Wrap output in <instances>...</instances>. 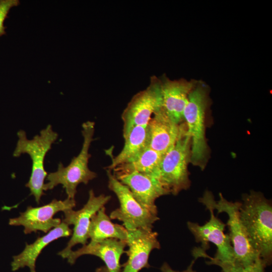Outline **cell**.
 I'll list each match as a JSON object with an SVG mask.
<instances>
[{"mask_svg": "<svg viewBox=\"0 0 272 272\" xmlns=\"http://www.w3.org/2000/svg\"><path fill=\"white\" fill-rule=\"evenodd\" d=\"M106 173L108 188L115 193L119 202V207L110 213V219L121 221L126 230L152 229L153 224L159 220L158 214L143 208L111 170L107 169Z\"/></svg>", "mask_w": 272, "mask_h": 272, "instance_id": "cell-7", "label": "cell"}, {"mask_svg": "<svg viewBox=\"0 0 272 272\" xmlns=\"http://www.w3.org/2000/svg\"><path fill=\"white\" fill-rule=\"evenodd\" d=\"M95 272H109L106 266H102L98 268L95 270Z\"/></svg>", "mask_w": 272, "mask_h": 272, "instance_id": "cell-25", "label": "cell"}, {"mask_svg": "<svg viewBox=\"0 0 272 272\" xmlns=\"http://www.w3.org/2000/svg\"><path fill=\"white\" fill-rule=\"evenodd\" d=\"M206 87L195 86L189 94L183 112V121L191 140V163L201 170L210 158V148L206 139V113L209 106Z\"/></svg>", "mask_w": 272, "mask_h": 272, "instance_id": "cell-3", "label": "cell"}, {"mask_svg": "<svg viewBox=\"0 0 272 272\" xmlns=\"http://www.w3.org/2000/svg\"><path fill=\"white\" fill-rule=\"evenodd\" d=\"M126 246V241L114 238L90 241L76 251L72 250L66 258L68 262L73 264L82 255H92L104 262L109 272H121L122 265L120 259L122 254L125 252Z\"/></svg>", "mask_w": 272, "mask_h": 272, "instance_id": "cell-14", "label": "cell"}, {"mask_svg": "<svg viewBox=\"0 0 272 272\" xmlns=\"http://www.w3.org/2000/svg\"><path fill=\"white\" fill-rule=\"evenodd\" d=\"M220 199H215L213 193L208 190L205 192L198 201L202 203L206 209L216 210L218 213H226L228 216L227 225L229 229L228 234L233 247L234 263L244 266L254 262L259 255L250 244L246 232L240 218L239 208L241 202H232L219 193Z\"/></svg>", "mask_w": 272, "mask_h": 272, "instance_id": "cell-6", "label": "cell"}, {"mask_svg": "<svg viewBox=\"0 0 272 272\" xmlns=\"http://www.w3.org/2000/svg\"><path fill=\"white\" fill-rule=\"evenodd\" d=\"M162 108L161 81L152 78L149 86L133 96L122 113L123 138L134 126L147 125L152 115Z\"/></svg>", "mask_w": 272, "mask_h": 272, "instance_id": "cell-8", "label": "cell"}, {"mask_svg": "<svg viewBox=\"0 0 272 272\" xmlns=\"http://www.w3.org/2000/svg\"><path fill=\"white\" fill-rule=\"evenodd\" d=\"M110 195L101 194L96 195L93 189L89 191V197L83 207L78 210L70 209L63 212L62 222L67 225H74L72 237L66 246L58 253L63 258H66L72 248L78 244L86 245L89 239V228L92 216L110 200Z\"/></svg>", "mask_w": 272, "mask_h": 272, "instance_id": "cell-10", "label": "cell"}, {"mask_svg": "<svg viewBox=\"0 0 272 272\" xmlns=\"http://www.w3.org/2000/svg\"><path fill=\"white\" fill-rule=\"evenodd\" d=\"M127 230L128 250L125 253L128 259L122 265L121 272H139L144 268H149L150 253L161 247L157 232L147 229Z\"/></svg>", "mask_w": 272, "mask_h": 272, "instance_id": "cell-12", "label": "cell"}, {"mask_svg": "<svg viewBox=\"0 0 272 272\" xmlns=\"http://www.w3.org/2000/svg\"><path fill=\"white\" fill-rule=\"evenodd\" d=\"M94 122L87 121L82 124L83 142L79 154L74 157L66 167L60 163L56 171L47 174L46 179L48 182L44 184V191L52 189L61 184L64 188L67 197L75 199L78 185L80 183L87 184L97 177V174L88 167L91 156L89 149L94 140Z\"/></svg>", "mask_w": 272, "mask_h": 272, "instance_id": "cell-2", "label": "cell"}, {"mask_svg": "<svg viewBox=\"0 0 272 272\" xmlns=\"http://www.w3.org/2000/svg\"><path fill=\"white\" fill-rule=\"evenodd\" d=\"M195 260H192L190 265L187 268V269L182 271H179L173 270L166 262H164V263L162 264L160 268V269L162 272H196L193 269V265L194 264Z\"/></svg>", "mask_w": 272, "mask_h": 272, "instance_id": "cell-24", "label": "cell"}, {"mask_svg": "<svg viewBox=\"0 0 272 272\" xmlns=\"http://www.w3.org/2000/svg\"><path fill=\"white\" fill-rule=\"evenodd\" d=\"M124 139L123 148L111 159V163L107 169L111 171L117 166L130 161L149 147L148 125L134 126Z\"/></svg>", "mask_w": 272, "mask_h": 272, "instance_id": "cell-18", "label": "cell"}, {"mask_svg": "<svg viewBox=\"0 0 272 272\" xmlns=\"http://www.w3.org/2000/svg\"><path fill=\"white\" fill-rule=\"evenodd\" d=\"M76 205L75 199L67 197L63 200L53 199L41 207L29 206L19 217L11 219L9 224L23 226L25 234L36 233L38 231L47 233L61 223L60 219L53 218L57 213L73 209Z\"/></svg>", "mask_w": 272, "mask_h": 272, "instance_id": "cell-9", "label": "cell"}, {"mask_svg": "<svg viewBox=\"0 0 272 272\" xmlns=\"http://www.w3.org/2000/svg\"><path fill=\"white\" fill-rule=\"evenodd\" d=\"M90 241L97 242L114 238L127 241V230L123 226L111 222L106 214L105 208H101L91 220L88 232Z\"/></svg>", "mask_w": 272, "mask_h": 272, "instance_id": "cell-19", "label": "cell"}, {"mask_svg": "<svg viewBox=\"0 0 272 272\" xmlns=\"http://www.w3.org/2000/svg\"><path fill=\"white\" fill-rule=\"evenodd\" d=\"M196 83L185 80L161 81L162 95V109L175 123L183 122V112L190 92Z\"/></svg>", "mask_w": 272, "mask_h": 272, "instance_id": "cell-15", "label": "cell"}, {"mask_svg": "<svg viewBox=\"0 0 272 272\" xmlns=\"http://www.w3.org/2000/svg\"><path fill=\"white\" fill-rule=\"evenodd\" d=\"M72 231L69 226L61 221L56 227L50 230L45 235L39 237L32 243H26L25 247L21 253L13 257L12 269L16 271L25 266H28L30 272H36L35 262L42 250L49 243L61 238L70 236Z\"/></svg>", "mask_w": 272, "mask_h": 272, "instance_id": "cell-17", "label": "cell"}, {"mask_svg": "<svg viewBox=\"0 0 272 272\" xmlns=\"http://www.w3.org/2000/svg\"><path fill=\"white\" fill-rule=\"evenodd\" d=\"M191 156V140L183 122L176 143L163 155L159 168L158 178L170 194L176 195L190 187L188 166Z\"/></svg>", "mask_w": 272, "mask_h": 272, "instance_id": "cell-5", "label": "cell"}, {"mask_svg": "<svg viewBox=\"0 0 272 272\" xmlns=\"http://www.w3.org/2000/svg\"><path fill=\"white\" fill-rule=\"evenodd\" d=\"M149 147L164 155L176 143L181 128L165 113L162 108L156 112L147 124Z\"/></svg>", "mask_w": 272, "mask_h": 272, "instance_id": "cell-16", "label": "cell"}, {"mask_svg": "<svg viewBox=\"0 0 272 272\" xmlns=\"http://www.w3.org/2000/svg\"><path fill=\"white\" fill-rule=\"evenodd\" d=\"M210 212V219L204 225L188 222L189 230L194 237L195 241L201 243V248L206 251L209 248V242L214 244L217 252L213 258L221 262H234L233 247L228 234H225L226 225L214 213V210L208 208Z\"/></svg>", "mask_w": 272, "mask_h": 272, "instance_id": "cell-11", "label": "cell"}, {"mask_svg": "<svg viewBox=\"0 0 272 272\" xmlns=\"http://www.w3.org/2000/svg\"><path fill=\"white\" fill-rule=\"evenodd\" d=\"M163 155L148 147L130 161L120 165L111 171L116 177L137 172L158 178L159 168Z\"/></svg>", "mask_w": 272, "mask_h": 272, "instance_id": "cell-20", "label": "cell"}, {"mask_svg": "<svg viewBox=\"0 0 272 272\" xmlns=\"http://www.w3.org/2000/svg\"><path fill=\"white\" fill-rule=\"evenodd\" d=\"M239 208L240 218L250 245L269 265L272 260V206L262 193L244 194Z\"/></svg>", "mask_w": 272, "mask_h": 272, "instance_id": "cell-1", "label": "cell"}, {"mask_svg": "<svg viewBox=\"0 0 272 272\" xmlns=\"http://www.w3.org/2000/svg\"><path fill=\"white\" fill-rule=\"evenodd\" d=\"M267 264L260 257L244 266H241L240 272H265Z\"/></svg>", "mask_w": 272, "mask_h": 272, "instance_id": "cell-23", "label": "cell"}, {"mask_svg": "<svg viewBox=\"0 0 272 272\" xmlns=\"http://www.w3.org/2000/svg\"><path fill=\"white\" fill-rule=\"evenodd\" d=\"M116 178L128 188L143 208L154 214H158L156 200L170 194L159 179L154 176L133 172Z\"/></svg>", "mask_w": 272, "mask_h": 272, "instance_id": "cell-13", "label": "cell"}, {"mask_svg": "<svg viewBox=\"0 0 272 272\" xmlns=\"http://www.w3.org/2000/svg\"><path fill=\"white\" fill-rule=\"evenodd\" d=\"M18 140L13 153L15 157L28 154L32 160V171L29 181L26 184L37 203H40L44 193V180L47 173L44 169V159L52 145L57 140L58 134L50 124L41 130L33 139L27 138L26 132L20 130L17 132Z\"/></svg>", "mask_w": 272, "mask_h": 272, "instance_id": "cell-4", "label": "cell"}, {"mask_svg": "<svg viewBox=\"0 0 272 272\" xmlns=\"http://www.w3.org/2000/svg\"><path fill=\"white\" fill-rule=\"evenodd\" d=\"M20 4L19 0H0V37L6 34L5 21L8 18L10 10Z\"/></svg>", "mask_w": 272, "mask_h": 272, "instance_id": "cell-21", "label": "cell"}, {"mask_svg": "<svg viewBox=\"0 0 272 272\" xmlns=\"http://www.w3.org/2000/svg\"><path fill=\"white\" fill-rule=\"evenodd\" d=\"M202 257L207 258L210 259L207 261L208 264H215L219 266L223 272H240L241 266L234 262H221L216 260L213 257L208 255L205 253Z\"/></svg>", "mask_w": 272, "mask_h": 272, "instance_id": "cell-22", "label": "cell"}]
</instances>
